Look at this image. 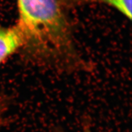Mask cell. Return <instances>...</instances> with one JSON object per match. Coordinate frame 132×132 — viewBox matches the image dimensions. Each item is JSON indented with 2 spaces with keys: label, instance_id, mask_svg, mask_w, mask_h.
I'll list each match as a JSON object with an SVG mask.
<instances>
[{
  "label": "cell",
  "instance_id": "6da1fadb",
  "mask_svg": "<svg viewBox=\"0 0 132 132\" xmlns=\"http://www.w3.org/2000/svg\"><path fill=\"white\" fill-rule=\"evenodd\" d=\"M20 52L39 66L64 72L89 70L79 52L72 26L61 0H16Z\"/></svg>",
  "mask_w": 132,
  "mask_h": 132
},
{
  "label": "cell",
  "instance_id": "7a4b0ae2",
  "mask_svg": "<svg viewBox=\"0 0 132 132\" xmlns=\"http://www.w3.org/2000/svg\"><path fill=\"white\" fill-rule=\"evenodd\" d=\"M22 48V40L15 25H0V65Z\"/></svg>",
  "mask_w": 132,
  "mask_h": 132
},
{
  "label": "cell",
  "instance_id": "3957f363",
  "mask_svg": "<svg viewBox=\"0 0 132 132\" xmlns=\"http://www.w3.org/2000/svg\"><path fill=\"white\" fill-rule=\"evenodd\" d=\"M61 1L66 9L89 4L106 5L117 10L129 20H132V0H61Z\"/></svg>",
  "mask_w": 132,
  "mask_h": 132
},
{
  "label": "cell",
  "instance_id": "277c9868",
  "mask_svg": "<svg viewBox=\"0 0 132 132\" xmlns=\"http://www.w3.org/2000/svg\"><path fill=\"white\" fill-rule=\"evenodd\" d=\"M9 106V99L5 94L0 93V128L4 124L5 119Z\"/></svg>",
  "mask_w": 132,
  "mask_h": 132
},
{
  "label": "cell",
  "instance_id": "5b68a950",
  "mask_svg": "<svg viewBox=\"0 0 132 132\" xmlns=\"http://www.w3.org/2000/svg\"><path fill=\"white\" fill-rule=\"evenodd\" d=\"M58 132H63L58 130ZM82 132H92L91 130V128H90V124H89V123L88 122V121H86L84 122L83 125Z\"/></svg>",
  "mask_w": 132,
  "mask_h": 132
}]
</instances>
